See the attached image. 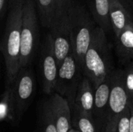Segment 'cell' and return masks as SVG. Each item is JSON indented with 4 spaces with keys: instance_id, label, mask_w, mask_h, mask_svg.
<instances>
[{
    "instance_id": "obj_1",
    "label": "cell",
    "mask_w": 133,
    "mask_h": 132,
    "mask_svg": "<svg viewBox=\"0 0 133 132\" xmlns=\"http://www.w3.org/2000/svg\"><path fill=\"white\" fill-rule=\"evenodd\" d=\"M23 5L16 4L9 7L4 35L0 44L6 71L5 84L11 85L20 69L21 27L23 18Z\"/></svg>"
},
{
    "instance_id": "obj_2",
    "label": "cell",
    "mask_w": 133,
    "mask_h": 132,
    "mask_svg": "<svg viewBox=\"0 0 133 132\" xmlns=\"http://www.w3.org/2000/svg\"><path fill=\"white\" fill-rule=\"evenodd\" d=\"M113 69L106 32L97 25L94 30L89 48L85 55L83 76L90 79L95 89Z\"/></svg>"
},
{
    "instance_id": "obj_3",
    "label": "cell",
    "mask_w": 133,
    "mask_h": 132,
    "mask_svg": "<svg viewBox=\"0 0 133 132\" xmlns=\"http://www.w3.org/2000/svg\"><path fill=\"white\" fill-rule=\"evenodd\" d=\"M69 16L70 20L72 50L83 70L85 55L96 27V22L86 8L75 1L72 2Z\"/></svg>"
},
{
    "instance_id": "obj_4",
    "label": "cell",
    "mask_w": 133,
    "mask_h": 132,
    "mask_svg": "<svg viewBox=\"0 0 133 132\" xmlns=\"http://www.w3.org/2000/svg\"><path fill=\"white\" fill-rule=\"evenodd\" d=\"M36 5L34 0H26L23 5L19 58L21 68L30 65L38 41V19Z\"/></svg>"
},
{
    "instance_id": "obj_5",
    "label": "cell",
    "mask_w": 133,
    "mask_h": 132,
    "mask_svg": "<svg viewBox=\"0 0 133 132\" xmlns=\"http://www.w3.org/2000/svg\"><path fill=\"white\" fill-rule=\"evenodd\" d=\"M83 70L72 51L59 65L55 92L65 97L71 109L74 107L79 86L83 79Z\"/></svg>"
},
{
    "instance_id": "obj_6",
    "label": "cell",
    "mask_w": 133,
    "mask_h": 132,
    "mask_svg": "<svg viewBox=\"0 0 133 132\" xmlns=\"http://www.w3.org/2000/svg\"><path fill=\"white\" fill-rule=\"evenodd\" d=\"M128 106V95L124 82L123 68L111 72V93L105 132H116L119 119Z\"/></svg>"
},
{
    "instance_id": "obj_7",
    "label": "cell",
    "mask_w": 133,
    "mask_h": 132,
    "mask_svg": "<svg viewBox=\"0 0 133 132\" xmlns=\"http://www.w3.org/2000/svg\"><path fill=\"white\" fill-rule=\"evenodd\" d=\"M12 87L16 104V115L19 122L26 112L35 93V79L33 72L28 67L20 68Z\"/></svg>"
},
{
    "instance_id": "obj_8",
    "label": "cell",
    "mask_w": 133,
    "mask_h": 132,
    "mask_svg": "<svg viewBox=\"0 0 133 132\" xmlns=\"http://www.w3.org/2000/svg\"><path fill=\"white\" fill-rule=\"evenodd\" d=\"M40 67L42 81V90L44 94L51 95L55 92L58 64L54 51V46L51 34L48 33L41 48Z\"/></svg>"
},
{
    "instance_id": "obj_9",
    "label": "cell",
    "mask_w": 133,
    "mask_h": 132,
    "mask_svg": "<svg viewBox=\"0 0 133 132\" xmlns=\"http://www.w3.org/2000/svg\"><path fill=\"white\" fill-rule=\"evenodd\" d=\"M49 29L55 54L59 66L72 51L69 13L55 19L51 23Z\"/></svg>"
},
{
    "instance_id": "obj_10",
    "label": "cell",
    "mask_w": 133,
    "mask_h": 132,
    "mask_svg": "<svg viewBox=\"0 0 133 132\" xmlns=\"http://www.w3.org/2000/svg\"><path fill=\"white\" fill-rule=\"evenodd\" d=\"M93 118L97 132H105L111 93V73L95 89Z\"/></svg>"
},
{
    "instance_id": "obj_11",
    "label": "cell",
    "mask_w": 133,
    "mask_h": 132,
    "mask_svg": "<svg viewBox=\"0 0 133 132\" xmlns=\"http://www.w3.org/2000/svg\"><path fill=\"white\" fill-rule=\"evenodd\" d=\"M48 100L58 132H69L72 125V109L68 100L57 92L48 95Z\"/></svg>"
},
{
    "instance_id": "obj_12",
    "label": "cell",
    "mask_w": 133,
    "mask_h": 132,
    "mask_svg": "<svg viewBox=\"0 0 133 132\" xmlns=\"http://www.w3.org/2000/svg\"><path fill=\"white\" fill-rule=\"evenodd\" d=\"M110 21L115 38L122 30L133 22V15L131 14L118 0H110L109 9Z\"/></svg>"
},
{
    "instance_id": "obj_13",
    "label": "cell",
    "mask_w": 133,
    "mask_h": 132,
    "mask_svg": "<svg viewBox=\"0 0 133 132\" xmlns=\"http://www.w3.org/2000/svg\"><path fill=\"white\" fill-rule=\"evenodd\" d=\"M116 53L122 65L133 61V22L130 23L115 38Z\"/></svg>"
},
{
    "instance_id": "obj_14",
    "label": "cell",
    "mask_w": 133,
    "mask_h": 132,
    "mask_svg": "<svg viewBox=\"0 0 133 132\" xmlns=\"http://www.w3.org/2000/svg\"><path fill=\"white\" fill-rule=\"evenodd\" d=\"M0 120L10 125L19 123L12 85L5 84L0 102Z\"/></svg>"
},
{
    "instance_id": "obj_15",
    "label": "cell",
    "mask_w": 133,
    "mask_h": 132,
    "mask_svg": "<svg viewBox=\"0 0 133 132\" xmlns=\"http://www.w3.org/2000/svg\"><path fill=\"white\" fill-rule=\"evenodd\" d=\"M87 2L90 14L97 25L106 33L112 30L109 16L110 0H87Z\"/></svg>"
},
{
    "instance_id": "obj_16",
    "label": "cell",
    "mask_w": 133,
    "mask_h": 132,
    "mask_svg": "<svg viewBox=\"0 0 133 132\" xmlns=\"http://www.w3.org/2000/svg\"><path fill=\"white\" fill-rule=\"evenodd\" d=\"M94 94L95 90L91 82L87 77L83 76L78 88L74 105L92 116L94 105Z\"/></svg>"
},
{
    "instance_id": "obj_17",
    "label": "cell",
    "mask_w": 133,
    "mask_h": 132,
    "mask_svg": "<svg viewBox=\"0 0 133 132\" xmlns=\"http://www.w3.org/2000/svg\"><path fill=\"white\" fill-rule=\"evenodd\" d=\"M37 132H58L48 96L42 99L37 108Z\"/></svg>"
},
{
    "instance_id": "obj_18",
    "label": "cell",
    "mask_w": 133,
    "mask_h": 132,
    "mask_svg": "<svg viewBox=\"0 0 133 132\" xmlns=\"http://www.w3.org/2000/svg\"><path fill=\"white\" fill-rule=\"evenodd\" d=\"M72 125L79 132H97L93 117L76 105L72 109Z\"/></svg>"
},
{
    "instance_id": "obj_19",
    "label": "cell",
    "mask_w": 133,
    "mask_h": 132,
    "mask_svg": "<svg viewBox=\"0 0 133 132\" xmlns=\"http://www.w3.org/2000/svg\"><path fill=\"white\" fill-rule=\"evenodd\" d=\"M35 2L41 26L49 28L55 16L54 0H36Z\"/></svg>"
},
{
    "instance_id": "obj_20",
    "label": "cell",
    "mask_w": 133,
    "mask_h": 132,
    "mask_svg": "<svg viewBox=\"0 0 133 132\" xmlns=\"http://www.w3.org/2000/svg\"><path fill=\"white\" fill-rule=\"evenodd\" d=\"M124 82L128 95V103L133 102V61L125 65L123 68Z\"/></svg>"
},
{
    "instance_id": "obj_21",
    "label": "cell",
    "mask_w": 133,
    "mask_h": 132,
    "mask_svg": "<svg viewBox=\"0 0 133 132\" xmlns=\"http://www.w3.org/2000/svg\"><path fill=\"white\" fill-rule=\"evenodd\" d=\"M72 2L73 0H54L55 16L53 21L65 14H68L72 6Z\"/></svg>"
},
{
    "instance_id": "obj_22",
    "label": "cell",
    "mask_w": 133,
    "mask_h": 132,
    "mask_svg": "<svg viewBox=\"0 0 133 132\" xmlns=\"http://www.w3.org/2000/svg\"><path fill=\"white\" fill-rule=\"evenodd\" d=\"M131 110L128 105L123 114H122L118 126L116 128V132H130L131 131Z\"/></svg>"
},
{
    "instance_id": "obj_23",
    "label": "cell",
    "mask_w": 133,
    "mask_h": 132,
    "mask_svg": "<svg viewBox=\"0 0 133 132\" xmlns=\"http://www.w3.org/2000/svg\"><path fill=\"white\" fill-rule=\"evenodd\" d=\"M10 0H0V17L1 19L4 18L6 14L8 7H9Z\"/></svg>"
},
{
    "instance_id": "obj_24",
    "label": "cell",
    "mask_w": 133,
    "mask_h": 132,
    "mask_svg": "<svg viewBox=\"0 0 133 132\" xmlns=\"http://www.w3.org/2000/svg\"><path fill=\"white\" fill-rule=\"evenodd\" d=\"M124 6L125 8L133 15V2L132 0H118Z\"/></svg>"
},
{
    "instance_id": "obj_25",
    "label": "cell",
    "mask_w": 133,
    "mask_h": 132,
    "mask_svg": "<svg viewBox=\"0 0 133 132\" xmlns=\"http://www.w3.org/2000/svg\"><path fill=\"white\" fill-rule=\"evenodd\" d=\"M128 105L130 107L131 110V120H130V124H131V131L133 132V104L128 103Z\"/></svg>"
},
{
    "instance_id": "obj_26",
    "label": "cell",
    "mask_w": 133,
    "mask_h": 132,
    "mask_svg": "<svg viewBox=\"0 0 133 132\" xmlns=\"http://www.w3.org/2000/svg\"><path fill=\"white\" fill-rule=\"evenodd\" d=\"M26 0H10V2H9V7L12 6V5H15L16 4H22L23 5L24 2H25Z\"/></svg>"
},
{
    "instance_id": "obj_27",
    "label": "cell",
    "mask_w": 133,
    "mask_h": 132,
    "mask_svg": "<svg viewBox=\"0 0 133 132\" xmlns=\"http://www.w3.org/2000/svg\"><path fill=\"white\" fill-rule=\"evenodd\" d=\"M69 132H79V131H77V130H76V129H74V128H72V129H71L70 131Z\"/></svg>"
},
{
    "instance_id": "obj_28",
    "label": "cell",
    "mask_w": 133,
    "mask_h": 132,
    "mask_svg": "<svg viewBox=\"0 0 133 132\" xmlns=\"http://www.w3.org/2000/svg\"><path fill=\"white\" fill-rule=\"evenodd\" d=\"M132 103V104H133V102L132 103Z\"/></svg>"
},
{
    "instance_id": "obj_29",
    "label": "cell",
    "mask_w": 133,
    "mask_h": 132,
    "mask_svg": "<svg viewBox=\"0 0 133 132\" xmlns=\"http://www.w3.org/2000/svg\"><path fill=\"white\" fill-rule=\"evenodd\" d=\"M132 2H133V0H132Z\"/></svg>"
}]
</instances>
